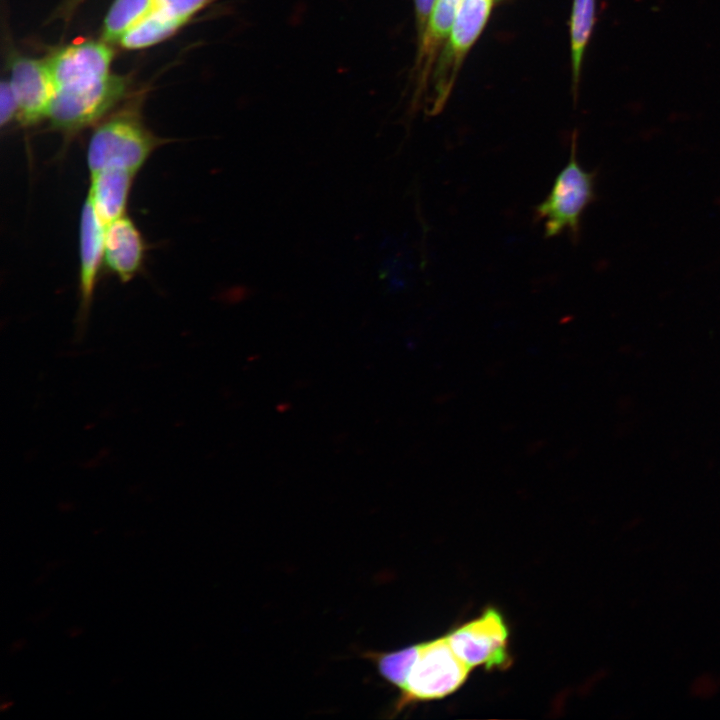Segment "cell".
<instances>
[{
	"label": "cell",
	"instance_id": "obj_1",
	"mask_svg": "<svg viewBox=\"0 0 720 720\" xmlns=\"http://www.w3.org/2000/svg\"><path fill=\"white\" fill-rule=\"evenodd\" d=\"M113 50L104 40H80L46 59L54 86L47 118L72 134L100 120L125 95L127 80L110 73Z\"/></svg>",
	"mask_w": 720,
	"mask_h": 720
},
{
	"label": "cell",
	"instance_id": "obj_2",
	"mask_svg": "<svg viewBox=\"0 0 720 720\" xmlns=\"http://www.w3.org/2000/svg\"><path fill=\"white\" fill-rule=\"evenodd\" d=\"M135 109L126 108L103 120L91 134L87 147L90 174L107 168L137 173L162 144Z\"/></svg>",
	"mask_w": 720,
	"mask_h": 720
},
{
	"label": "cell",
	"instance_id": "obj_3",
	"mask_svg": "<svg viewBox=\"0 0 720 720\" xmlns=\"http://www.w3.org/2000/svg\"><path fill=\"white\" fill-rule=\"evenodd\" d=\"M470 670L455 654L446 636L418 643L417 656L389 711L390 716L412 704L454 693L465 683Z\"/></svg>",
	"mask_w": 720,
	"mask_h": 720
},
{
	"label": "cell",
	"instance_id": "obj_4",
	"mask_svg": "<svg viewBox=\"0 0 720 720\" xmlns=\"http://www.w3.org/2000/svg\"><path fill=\"white\" fill-rule=\"evenodd\" d=\"M596 172L583 169L577 159V137L573 135L569 162L555 178L547 197L536 206L535 216L544 222L545 237L568 230L579 239L581 216L595 201Z\"/></svg>",
	"mask_w": 720,
	"mask_h": 720
},
{
	"label": "cell",
	"instance_id": "obj_5",
	"mask_svg": "<svg viewBox=\"0 0 720 720\" xmlns=\"http://www.w3.org/2000/svg\"><path fill=\"white\" fill-rule=\"evenodd\" d=\"M494 3L495 0H460L450 36L431 76L433 91L428 104L430 113L440 111L447 101L458 70L485 27Z\"/></svg>",
	"mask_w": 720,
	"mask_h": 720
},
{
	"label": "cell",
	"instance_id": "obj_6",
	"mask_svg": "<svg viewBox=\"0 0 720 720\" xmlns=\"http://www.w3.org/2000/svg\"><path fill=\"white\" fill-rule=\"evenodd\" d=\"M446 638L455 654L471 669L478 666L505 669L511 664L509 628L497 608H485L476 618L451 630Z\"/></svg>",
	"mask_w": 720,
	"mask_h": 720
},
{
	"label": "cell",
	"instance_id": "obj_7",
	"mask_svg": "<svg viewBox=\"0 0 720 720\" xmlns=\"http://www.w3.org/2000/svg\"><path fill=\"white\" fill-rule=\"evenodd\" d=\"M9 82L17 98L20 123L31 125L47 117L54 86L46 60L14 56Z\"/></svg>",
	"mask_w": 720,
	"mask_h": 720
},
{
	"label": "cell",
	"instance_id": "obj_8",
	"mask_svg": "<svg viewBox=\"0 0 720 720\" xmlns=\"http://www.w3.org/2000/svg\"><path fill=\"white\" fill-rule=\"evenodd\" d=\"M105 228L106 223L87 196L80 220V322H84L88 315L98 275L104 263Z\"/></svg>",
	"mask_w": 720,
	"mask_h": 720
},
{
	"label": "cell",
	"instance_id": "obj_9",
	"mask_svg": "<svg viewBox=\"0 0 720 720\" xmlns=\"http://www.w3.org/2000/svg\"><path fill=\"white\" fill-rule=\"evenodd\" d=\"M460 0H436L425 30L417 41L414 64L415 93L417 103L430 82L434 65L450 36Z\"/></svg>",
	"mask_w": 720,
	"mask_h": 720
},
{
	"label": "cell",
	"instance_id": "obj_10",
	"mask_svg": "<svg viewBox=\"0 0 720 720\" xmlns=\"http://www.w3.org/2000/svg\"><path fill=\"white\" fill-rule=\"evenodd\" d=\"M145 249L141 232L126 215L106 224L104 264L121 281L131 280L142 268Z\"/></svg>",
	"mask_w": 720,
	"mask_h": 720
},
{
	"label": "cell",
	"instance_id": "obj_11",
	"mask_svg": "<svg viewBox=\"0 0 720 720\" xmlns=\"http://www.w3.org/2000/svg\"><path fill=\"white\" fill-rule=\"evenodd\" d=\"M135 175L120 168H107L91 174L88 197L104 223L125 215Z\"/></svg>",
	"mask_w": 720,
	"mask_h": 720
},
{
	"label": "cell",
	"instance_id": "obj_12",
	"mask_svg": "<svg viewBox=\"0 0 720 720\" xmlns=\"http://www.w3.org/2000/svg\"><path fill=\"white\" fill-rule=\"evenodd\" d=\"M185 23L155 6L119 40L125 49H143L155 45L178 31Z\"/></svg>",
	"mask_w": 720,
	"mask_h": 720
},
{
	"label": "cell",
	"instance_id": "obj_13",
	"mask_svg": "<svg viewBox=\"0 0 720 720\" xmlns=\"http://www.w3.org/2000/svg\"><path fill=\"white\" fill-rule=\"evenodd\" d=\"M596 0H574L570 19L571 63L574 95L577 94L581 66L595 21Z\"/></svg>",
	"mask_w": 720,
	"mask_h": 720
},
{
	"label": "cell",
	"instance_id": "obj_14",
	"mask_svg": "<svg viewBox=\"0 0 720 720\" xmlns=\"http://www.w3.org/2000/svg\"><path fill=\"white\" fill-rule=\"evenodd\" d=\"M155 0H114L102 28V40L119 42L121 37L154 6Z\"/></svg>",
	"mask_w": 720,
	"mask_h": 720
},
{
	"label": "cell",
	"instance_id": "obj_15",
	"mask_svg": "<svg viewBox=\"0 0 720 720\" xmlns=\"http://www.w3.org/2000/svg\"><path fill=\"white\" fill-rule=\"evenodd\" d=\"M417 653L418 644H413L390 652L367 650L361 656L376 667L386 682L399 690L405 683Z\"/></svg>",
	"mask_w": 720,
	"mask_h": 720
},
{
	"label": "cell",
	"instance_id": "obj_16",
	"mask_svg": "<svg viewBox=\"0 0 720 720\" xmlns=\"http://www.w3.org/2000/svg\"><path fill=\"white\" fill-rule=\"evenodd\" d=\"M212 0H155L154 6L165 14L187 23Z\"/></svg>",
	"mask_w": 720,
	"mask_h": 720
},
{
	"label": "cell",
	"instance_id": "obj_17",
	"mask_svg": "<svg viewBox=\"0 0 720 720\" xmlns=\"http://www.w3.org/2000/svg\"><path fill=\"white\" fill-rule=\"evenodd\" d=\"M720 692V674L715 672H701L690 682L689 695L696 700H710Z\"/></svg>",
	"mask_w": 720,
	"mask_h": 720
},
{
	"label": "cell",
	"instance_id": "obj_18",
	"mask_svg": "<svg viewBox=\"0 0 720 720\" xmlns=\"http://www.w3.org/2000/svg\"><path fill=\"white\" fill-rule=\"evenodd\" d=\"M18 115V102L9 81H2L0 86V122L4 127Z\"/></svg>",
	"mask_w": 720,
	"mask_h": 720
},
{
	"label": "cell",
	"instance_id": "obj_19",
	"mask_svg": "<svg viewBox=\"0 0 720 720\" xmlns=\"http://www.w3.org/2000/svg\"><path fill=\"white\" fill-rule=\"evenodd\" d=\"M436 0H414L417 41L422 36Z\"/></svg>",
	"mask_w": 720,
	"mask_h": 720
},
{
	"label": "cell",
	"instance_id": "obj_20",
	"mask_svg": "<svg viewBox=\"0 0 720 720\" xmlns=\"http://www.w3.org/2000/svg\"><path fill=\"white\" fill-rule=\"evenodd\" d=\"M84 0H67L65 4V11L71 12L73 9H75L79 4H81Z\"/></svg>",
	"mask_w": 720,
	"mask_h": 720
}]
</instances>
